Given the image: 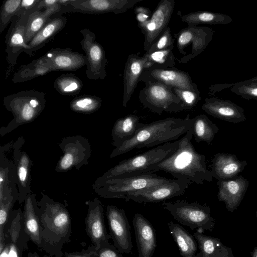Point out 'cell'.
Listing matches in <instances>:
<instances>
[{
	"label": "cell",
	"mask_w": 257,
	"mask_h": 257,
	"mask_svg": "<svg viewBox=\"0 0 257 257\" xmlns=\"http://www.w3.org/2000/svg\"><path fill=\"white\" fill-rule=\"evenodd\" d=\"M82 39L80 45L86 59V77L91 80H103L107 75L106 66L108 63L105 51L100 44L96 41L94 33L88 28L80 30Z\"/></svg>",
	"instance_id": "8fae6325"
},
{
	"label": "cell",
	"mask_w": 257,
	"mask_h": 257,
	"mask_svg": "<svg viewBox=\"0 0 257 257\" xmlns=\"http://www.w3.org/2000/svg\"><path fill=\"white\" fill-rule=\"evenodd\" d=\"M168 226L181 255L182 257H196L197 241L194 237L184 228L173 222L168 223Z\"/></svg>",
	"instance_id": "1f68e13d"
},
{
	"label": "cell",
	"mask_w": 257,
	"mask_h": 257,
	"mask_svg": "<svg viewBox=\"0 0 257 257\" xmlns=\"http://www.w3.org/2000/svg\"><path fill=\"white\" fill-rule=\"evenodd\" d=\"M192 121L188 114L185 118L168 117L150 123L141 122L135 136L114 148L110 157L112 158L133 149L154 147L176 140L191 128Z\"/></svg>",
	"instance_id": "3957f363"
},
{
	"label": "cell",
	"mask_w": 257,
	"mask_h": 257,
	"mask_svg": "<svg viewBox=\"0 0 257 257\" xmlns=\"http://www.w3.org/2000/svg\"><path fill=\"white\" fill-rule=\"evenodd\" d=\"M109 235L115 247L121 253H129L133 248L130 226L124 210L116 206H106Z\"/></svg>",
	"instance_id": "2e32d148"
},
{
	"label": "cell",
	"mask_w": 257,
	"mask_h": 257,
	"mask_svg": "<svg viewBox=\"0 0 257 257\" xmlns=\"http://www.w3.org/2000/svg\"><path fill=\"white\" fill-rule=\"evenodd\" d=\"M21 2L22 0H7L3 2L0 12V33L11 23L19 9Z\"/></svg>",
	"instance_id": "ab89813d"
},
{
	"label": "cell",
	"mask_w": 257,
	"mask_h": 257,
	"mask_svg": "<svg viewBox=\"0 0 257 257\" xmlns=\"http://www.w3.org/2000/svg\"><path fill=\"white\" fill-rule=\"evenodd\" d=\"M143 92L140 100L153 112L161 115L164 111H178L181 100L171 87L158 81H149Z\"/></svg>",
	"instance_id": "ba28073f"
},
{
	"label": "cell",
	"mask_w": 257,
	"mask_h": 257,
	"mask_svg": "<svg viewBox=\"0 0 257 257\" xmlns=\"http://www.w3.org/2000/svg\"><path fill=\"white\" fill-rule=\"evenodd\" d=\"M179 140L154 148L142 154L124 159L109 169L95 182L152 173L155 167L178 148Z\"/></svg>",
	"instance_id": "277c9868"
},
{
	"label": "cell",
	"mask_w": 257,
	"mask_h": 257,
	"mask_svg": "<svg viewBox=\"0 0 257 257\" xmlns=\"http://www.w3.org/2000/svg\"><path fill=\"white\" fill-rule=\"evenodd\" d=\"M66 22V18L62 15L50 18L28 43L29 49L24 53L29 57L34 56L64 28Z\"/></svg>",
	"instance_id": "83f0119b"
},
{
	"label": "cell",
	"mask_w": 257,
	"mask_h": 257,
	"mask_svg": "<svg viewBox=\"0 0 257 257\" xmlns=\"http://www.w3.org/2000/svg\"><path fill=\"white\" fill-rule=\"evenodd\" d=\"M174 40L171 33V28L168 27L147 53L166 50L174 48Z\"/></svg>",
	"instance_id": "7bdbcfd3"
},
{
	"label": "cell",
	"mask_w": 257,
	"mask_h": 257,
	"mask_svg": "<svg viewBox=\"0 0 257 257\" xmlns=\"http://www.w3.org/2000/svg\"><path fill=\"white\" fill-rule=\"evenodd\" d=\"M170 180L153 173H147L94 182L92 188L98 195L103 198L125 199L129 193L160 185Z\"/></svg>",
	"instance_id": "8992f818"
},
{
	"label": "cell",
	"mask_w": 257,
	"mask_h": 257,
	"mask_svg": "<svg viewBox=\"0 0 257 257\" xmlns=\"http://www.w3.org/2000/svg\"><path fill=\"white\" fill-rule=\"evenodd\" d=\"M256 218H257V210H256Z\"/></svg>",
	"instance_id": "f5cc1de1"
},
{
	"label": "cell",
	"mask_w": 257,
	"mask_h": 257,
	"mask_svg": "<svg viewBox=\"0 0 257 257\" xmlns=\"http://www.w3.org/2000/svg\"><path fill=\"white\" fill-rule=\"evenodd\" d=\"M249 185V180L242 176L235 179L218 180V199L223 202L230 212L237 209L240 204Z\"/></svg>",
	"instance_id": "44dd1931"
},
{
	"label": "cell",
	"mask_w": 257,
	"mask_h": 257,
	"mask_svg": "<svg viewBox=\"0 0 257 257\" xmlns=\"http://www.w3.org/2000/svg\"><path fill=\"white\" fill-rule=\"evenodd\" d=\"M27 257H47V256H40L38 253L36 252H29L28 254Z\"/></svg>",
	"instance_id": "681fc988"
},
{
	"label": "cell",
	"mask_w": 257,
	"mask_h": 257,
	"mask_svg": "<svg viewBox=\"0 0 257 257\" xmlns=\"http://www.w3.org/2000/svg\"><path fill=\"white\" fill-rule=\"evenodd\" d=\"M52 71L53 70L43 56L27 64L21 65L14 74L12 82L14 83L26 82Z\"/></svg>",
	"instance_id": "d6a6232c"
},
{
	"label": "cell",
	"mask_w": 257,
	"mask_h": 257,
	"mask_svg": "<svg viewBox=\"0 0 257 257\" xmlns=\"http://www.w3.org/2000/svg\"><path fill=\"white\" fill-rule=\"evenodd\" d=\"M5 246L0 257H23L30 239L23 224V212L21 208L12 210L5 229Z\"/></svg>",
	"instance_id": "30bf717a"
},
{
	"label": "cell",
	"mask_w": 257,
	"mask_h": 257,
	"mask_svg": "<svg viewBox=\"0 0 257 257\" xmlns=\"http://www.w3.org/2000/svg\"><path fill=\"white\" fill-rule=\"evenodd\" d=\"M148 61L147 69H174L176 58L173 53V48L158 51L152 53H146Z\"/></svg>",
	"instance_id": "8d00e7d4"
},
{
	"label": "cell",
	"mask_w": 257,
	"mask_h": 257,
	"mask_svg": "<svg viewBox=\"0 0 257 257\" xmlns=\"http://www.w3.org/2000/svg\"><path fill=\"white\" fill-rule=\"evenodd\" d=\"M174 5V0L161 1L150 19L143 24L138 25L145 36L144 45L146 53L168 27Z\"/></svg>",
	"instance_id": "9a60e30c"
},
{
	"label": "cell",
	"mask_w": 257,
	"mask_h": 257,
	"mask_svg": "<svg viewBox=\"0 0 257 257\" xmlns=\"http://www.w3.org/2000/svg\"><path fill=\"white\" fill-rule=\"evenodd\" d=\"M38 204L41 249L55 257H63V246L70 240L72 233L69 212L63 204L45 194Z\"/></svg>",
	"instance_id": "6da1fadb"
},
{
	"label": "cell",
	"mask_w": 257,
	"mask_h": 257,
	"mask_svg": "<svg viewBox=\"0 0 257 257\" xmlns=\"http://www.w3.org/2000/svg\"><path fill=\"white\" fill-rule=\"evenodd\" d=\"M63 257H98L97 252L93 245L81 251L65 252Z\"/></svg>",
	"instance_id": "7dc6e473"
},
{
	"label": "cell",
	"mask_w": 257,
	"mask_h": 257,
	"mask_svg": "<svg viewBox=\"0 0 257 257\" xmlns=\"http://www.w3.org/2000/svg\"><path fill=\"white\" fill-rule=\"evenodd\" d=\"M213 30L207 27L188 25L175 36L177 46L180 53L186 54L184 50L191 45V51L187 55L177 59L179 63H186L202 53L208 46L213 38Z\"/></svg>",
	"instance_id": "9c48e42d"
},
{
	"label": "cell",
	"mask_w": 257,
	"mask_h": 257,
	"mask_svg": "<svg viewBox=\"0 0 257 257\" xmlns=\"http://www.w3.org/2000/svg\"><path fill=\"white\" fill-rule=\"evenodd\" d=\"M250 79L252 80H257V76L254 77H253V78H251V79Z\"/></svg>",
	"instance_id": "816d5d0a"
},
{
	"label": "cell",
	"mask_w": 257,
	"mask_h": 257,
	"mask_svg": "<svg viewBox=\"0 0 257 257\" xmlns=\"http://www.w3.org/2000/svg\"><path fill=\"white\" fill-rule=\"evenodd\" d=\"M143 0H72L70 12L90 14L126 12Z\"/></svg>",
	"instance_id": "ac0fdd59"
},
{
	"label": "cell",
	"mask_w": 257,
	"mask_h": 257,
	"mask_svg": "<svg viewBox=\"0 0 257 257\" xmlns=\"http://www.w3.org/2000/svg\"><path fill=\"white\" fill-rule=\"evenodd\" d=\"M135 13L138 22V25L146 23L150 19L152 14L149 9L141 6L136 7Z\"/></svg>",
	"instance_id": "bcb514c9"
},
{
	"label": "cell",
	"mask_w": 257,
	"mask_h": 257,
	"mask_svg": "<svg viewBox=\"0 0 257 257\" xmlns=\"http://www.w3.org/2000/svg\"><path fill=\"white\" fill-rule=\"evenodd\" d=\"M171 89L181 100L178 111L192 109L201 99L200 93L177 88Z\"/></svg>",
	"instance_id": "b9f144b4"
},
{
	"label": "cell",
	"mask_w": 257,
	"mask_h": 257,
	"mask_svg": "<svg viewBox=\"0 0 257 257\" xmlns=\"http://www.w3.org/2000/svg\"><path fill=\"white\" fill-rule=\"evenodd\" d=\"M192 138L191 128L179 140L177 150L157 165L152 173L163 171L176 179H188L197 184L212 182L213 177L207 168L205 156L195 150L191 142Z\"/></svg>",
	"instance_id": "7a4b0ae2"
},
{
	"label": "cell",
	"mask_w": 257,
	"mask_h": 257,
	"mask_svg": "<svg viewBox=\"0 0 257 257\" xmlns=\"http://www.w3.org/2000/svg\"><path fill=\"white\" fill-rule=\"evenodd\" d=\"M40 1L41 0H22L20 7L16 15H21L25 14H31L36 11H40L38 9V6Z\"/></svg>",
	"instance_id": "ee69618b"
},
{
	"label": "cell",
	"mask_w": 257,
	"mask_h": 257,
	"mask_svg": "<svg viewBox=\"0 0 257 257\" xmlns=\"http://www.w3.org/2000/svg\"><path fill=\"white\" fill-rule=\"evenodd\" d=\"M151 76L172 87L185 89L199 93L188 73L176 69H154L148 70Z\"/></svg>",
	"instance_id": "484cf974"
},
{
	"label": "cell",
	"mask_w": 257,
	"mask_h": 257,
	"mask_svg": "<svg viewBox=\"0 0 257 257\" xmlns=\"http://www.w3.org/2000/svg\"><path fill=\"white\" fill-rule=\"evenodd\" d=\"M85 204L88 206L85 219L86 231L97 250L101 246L108 243L110 237L104 223L103 207L100 200L96 197L86 201Z\"/></svg>",
	"instance_id": "e0dca14e"
},
{
	"label": "cell",
	"mask_w": 257,
	"mask_h": 257,
	"mask_svg": "<svg viewBox=\"0 0 257 257\" xmlns=\"http://www.w3.org/2000/svg\"><path fill=\"white\" fill-rule=\"evenodd\" d=\"M102 100L97 96L83 95L73 98L70 102V109L83 114L93 113L101 106Z\"/></svg>",
	"instance_id": "74e56055"
},
{
	"label": "cell",
	"mask_w": 257,
	"mask_h": 257,
	"mask_svg": "<svg viewBox=\"0 0 257 257\" xmlns=\"http://www.w3.org/2000/svg\"><path fill=\"white\" fill-rule=\"evenodd\" d=\"M44 56L53 71H75L86 65V56L71 48H52Z\"/></svg>",
	"instance_id": "7402d4cb"
},
{
	"label": "cell",
	"mask_w": 257,
	"mask_h": 257,
	"mask_svg": "<svg viewBox=\"0 0 257 257\" xmlns=\"http://www.w3.org/2000/svg\"><path fill=\"white\" fill-rule=\"evenodd\" d=\"M50 18L44 11H38L30 15L25 32L26 44H28Z\"/></svg>",
	"instance_id": "f35d334b"
},
{
	"label": "cell",
	"mask_w": 257,
	"mask_h": 257,
	"mask_svg": "<svg viewBox=\"0 0 257 257\" xmlns=\"http://www.w3.org/2000/svg\"><path fill=\"white\" fill-rule=\"evenodd\" d=\"M182 21L188 25L198 24L226 25L232 21L228 15L208 11H197L180 16Z\"/></svg>",
	"instance_id": "e575fe53"
},
{
	"label": "cell",
	"mask_w": 257,
	"mask_h": 257,
	"mask_svg": "<svg viewBox=\"0 0 257 257\" xmlns=\"http://www.w3.org/2000/svg\"><path fill=\"white\" fill-rule=\"evenodd\" d=\"M0 200L11 195L18 198L16 162L7 158L5 147H1Z\"/></svg>",
	"instance_id": "4316f807"
},
{
	"label": "cell",
	"mask_w": 257,
	"mask_h": 257,
	"mask_svg": "<svg viewBox=\"0 0 257 257\" xmlns=\"http://www.w3.org/2000/svg\"><path fill=\"white\" fill-rule=\"evenodd\" d=\"M23 224L30 240L41 248L40 225L38 214V201L34 194L27 196L24 201Z\"/></svg>",
	"instance_id": "f1b7e54d"
},
{
	"label": "cell",
	"mask_w": 257,
	"mask_h": 257,
	"mask_svg": "<svg viewBox=\"0 0 257 257\" xmlns=\"http://www.w3.org/2000/svg\"><path fill=\"white\" fill-rule=\"evenodd\" d=\"M24 143L23 138H20L13 146V158L16 164L18 201L20 202L24 201L27 196L32 193L30 171L32 162L29 156L21 150Z\"/></svg>",
	"instance_id": "d6986e66"
},
{
	"label": "cell",
	"mask_w": 257,
	"mask_h": 257,
	"mask_svg": "<svg viewBox=\"0 0 257 257\" xmlns=\"http://www.w3.org/2000/svg\"><path fill=\"white\" fill-rule=\"evenodd\" d=\"M201 108L207 114L229 122L240 123L246 119L243 108L229 100L206 98Z\"/></svg>",
	"instance_id": "ffe728a7"
},
{
	"label": "cell",
	"mask_w": 257,
	"mask_h": 257,
	"mask_svg": "<svg viewBox=\"0 0 257 257\" xmlns=\"http://www.w3.org/2000/svg\"><path fill=\"white\" fill-rule=\"evenodd\" d=\"M147 58L145 55L143 57L136 54L128 56L123 72V106L126 107L140 77L147 69Z\"/></svg>",
	"instance_id": "cb8c5ba5"
},
{
	"label": "cell",
	"mask_w": 257,
	"mask_h": 257,
	"mask_svg": "<svg viewBox=\"0 0 257 257\" xmlns=\"http://www.w3.org/2000/svg\"><path fill=\"white\" fill-rule=\"evenodd\" d=\"M163 207L180 224L202 232L212 231L215 225L209 206L185 201L165 202Z\"/></svg>",
	"instance_id": "52a82bcc"
},
{
	"label": "cell",
	"mask_w": 257,
	"mask_h": 257,
	"mask_svg": "<svg viewBox=\"0 0 257 257\" xmlns=\"http://www.w3.org/2000/svg\"><path fill=\"white\" fill-rule=\"evenodd\" d=\"M192 119L191 129L195 140L197 143L204 142L211 144L219 131L218 126L203 114H200Z\"/></svg>",
	"instance_id": "836d02e7"
},
{
	"label": "cell",
	"mask_w": 257,
	"mask_h": 257,
	"mask_svg": "<svg viewBox=\"0 0 257 257\" xmlns=\"http://www.w3.org/2000/svg\"><path fill=\"white\" fill-rule=\"evenodd\" d=\"M81 80L73 73L63 74L58 77L54 83L55 90L66 96L79 94L83 88Z\"/></svg>",
	"instance_id": "d590c367"
},
{
	"label": "cell",
	"mask_w": 257,
	"mask_h": 257,
	"mask_svg": "<svg viewBox=\"0 0 257 257\" xmlns=\"http://www.w3.org/2000/svg\"><path fill=\"white\" fill-rule=\"evenodd\" d=\"M193 236L199 249L196 257H234L232 249L223 244L219 239L198 231Z\"/></svg>",
	"instance_id": "f546056e"
},
{
	"label": "cell",
	"mask_w": 257,
	"mask_h": 257,
	"mask_svg": "<svg viewBox=\"0 0 257 257\" xmlns=\"http://www.w3.org/2000/svg\"><path fill=\"white\" fill-rule=\"evenodd\" d=\"M231 91L243 99L257 100V80L251 79L233 83Z\"/></svg>",
	"instance_id": "60d3db41"
},
{
	"label": "cell",
	"mask_w": 257,
	"mask_h": 257,
	"mask_svg": "<svg viewBox=\"0 0 257 257\" xmlns=\"http://www.w3.org/2000/svg\"><path fill=\"white\" fill-rule=\"evenodd\" d=\"M59 147L63 155L57 163L56 171H67L72 168L78 169L88 164L91 149L86 138L79 135L65 138Z\"/></svg>",
	"instance_id": "7c38bea8"
},
{
	"label": "cell",
	"mask_w": 257,
	"mask_h": 257,
	"mask_svg": "<svg viewBox=\"0 0 257 257\" xmlns=\"http://www.w3.org/2000/svg\"><path fill=\"white\" fill-rule=\"evenodd\" d=\"M140 120V117L134 114L116 120L111 132L112 144L115 148L119 147L135 136L141 125Z\"/></svg>",
	"instance_id": "4dcf8cb0"
},
{
	"label": "cell",
	"mask_w": 257,
	"mask_h": 257,
	"mask_svg": "<svg viewBox=\"0 0 257 257\" xmlns=\"http://www.w3.org/2000/svg\"><path fill=\"white\" fill-rule=\"evenodd\" d=\"M247 164L246 161L238 160L234 154L219 153L213 158L210 171L218 181L230 180L241 172Z\"/></svg>",
	"instance_id": "d4e9b609"
},
{
	"label": "cell",
	"mask_w": 257,
	"mask_h": 257,
	"mask_svg": "<svg viewBox=\"0 0 257 257\" xmlns=\"http://www.w3.org/2000/svg\"><path fill=\"white\" fill-rule=\"evenodd\" d=\"M96 252L98 257H123L115 246L109 243L101 246Z\"/></svg>",
	"instance_id": "f6af8a7d"
},
{
	"label": "cell",
	"mask_w": 257,
	"mask_h": 257,
	"mask_svg": "<svg viewBox=\"0 0 257 257\" xmlns=\"http://www.w3.org/2000/svg\"><path fill=\"white\" fill-rule=\"evenodd\" d=\"M3 104L14 118L6 126L1 127V136L37 118L45 107V94L34 89L21 91L5 97Z\"/></svg>",
	"instance_id": "5b68a950"
},
{
	"label": "cell",
	"mask_w": 257,
	"mask_h": 257,
	"mask_svg": "<svg viewBox=\"0 0 257 257\" xmlns=\"http://www.w3.org/2000/svg\"><path fill=\"white\" fill-rule=\"evenodd\" d=\"M138 257H152L157 246L156 232L143 215L136 214L133 219Z\"/></svg>",
	"instance_id": "603a6c76"
},
{
	"label": "cell",
	"mask_w": 257,
	"mask_h": 257,
	"mask_svg": "<svg viewBox=\"0 0 257 257\" xmlns=\"http://www.w3.org/2000/svg\"><path fill=\"white\" fill-rule=\"evenodd\" d=\"M30 15L15 16L7 31L5 39L6 60L8 64L6 79L14 70L19 55L29 49V45L25 42V32Z\"/></svg>",
	"instance_id": "4fadbf2b"
},
{
	"label": "cell",
	"mask_w": 257,
	"mask_h": 257,
	"mask_svg": "<svg viewBox=\"0 0 257 257\" xmlns=\"http://www.w3.org/2000/svg\"><path fill=\"white\" fill-rule=\"evenodd\" d=\"M251 257H257V246L255 247L251 252Z\"/></svg>",
	"instance_id": "f907efd6"
},
{
	"label": "cell",
	"mask_w": 257,
	"mask_h": 257,
	"mask_svg": "<svg viewBox=\"0 0 257 257\" xmlns=\"http://www.w3.org/2000/svg\"><path fill=\"white\" fill-rule=\"evenodd\" d=\"M58 0H41L39 4L38 9L40 11L42 9H47L54 5Z\"/></svg>",
	"instance_id": "c3c4849f"
},
{
	"label": "cell",
	"mask_w": 257,
	"mask_h": 257,
	"mask_svg": "<svg viewBox=\"0 0 257 257\" xmlns=\"http://www.w3.org/2000/svg\"><path fill=\"white\" fill-rule=\"evenodd\" d=\"M191 181L188 179H170L167 182L129 193L125 200L142 203H154L184 194Z\"/></svg>",
	"instance_id": "5bb4252c"
}]
</instances>
